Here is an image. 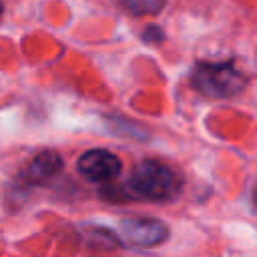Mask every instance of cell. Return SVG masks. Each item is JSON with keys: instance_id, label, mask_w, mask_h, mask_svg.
Here are the masks:
<instances>
[{"instance_id": "cell-5", "label": "cell", "mask_w": 257, "mask_h": 257, "mask_svg": "<svg viewBox=\"0 0 257 257\" xmlns=\"http://www.w3.org/2000/svg\"><path fill=\"white\" fill-rule=\"evenodd\" d=\"M60 169H62L60 155L54 151H42L40 155H36L32 159V163L24 171V179L30 183H44V181L52 179L54 175H58Z\"/></svg>"}, {"instance_id": "cell-4", "label": "cell", "mask_w": 257, "mask_h": 257, "mask_svg": "<svg viewBox=\"0 0 257 257\" xmlns=\"http://www.w3.org/2000/svg\"><path fill=\"white\" fill-rule=\"evenodd\" d=\"M120 169L122 165L118 157L104 149H90L78 159V171L88 181H110L118 177Z\"/></svg>"}, {"instance_id": "cell-6", "label": "cell", "mask_w": 257, "mask_h": 257, "mask_svg": "<svg viewBox=\"0 0 257 257\" xmlns=\"http://www.w3.org/2000/svg\"><path fill=\"white\" fill-rule=\"evenodd\" d=\"M135 16H155L165 8V0H118Z\"/></svg>"}, {"instance_id": "cell-9", "label": "cell", "mask_w": 257, "mask_h": 257, "mask_svg": "<svg viewBox=\"0 0 257 257\" xmlns=\"http://www.w3.org/2000/svg\"><path fill=\"white\" fill-rule=\"evenodd\" d=\"M0 14H2V2H0Z\"/></svg>"}, {"instance_id": "cell-7", "label": "cell", "mask_w": 257, "mask_h": 257, "mask_svg": "<svg viewBox=\"0 0 257 257\" xmlns=\"http://www.w3.org/2000/svg\"><path fill=\"white\" fill-rule=\"evenodd\" d=\"M143 40H147L149 44H161L165 40V34L159 26H147L143 30Z\"/></svg>"}, {"instance_id": "cell-3", "label": "cell", "mask_w": 257, "mask_h": 257, "mask_svg": "<svg viewBox=\"0 0 257 257\" xmlns=\"http://www.w3.org/2000/svg\"><path fill=\"white\" fill-rule=\"evenodd\" d=\"M118 233H120V239L133 247H155L169 237L167 225L153 217L122 219Z\"/></svg>"}, {"instance_id": "cell-2", "label": "cell", "mask_w": 257, "mask_h": 257, "mask_svg": "<svg viewBox=\"0 0 257 257\" xmlns=\"http://www.w3.org/2000/svg\"><path fill=\"white\" fill-rule=\"evenodd\" d=\"M191 84L205 96L231 98L245 86V76L231 62H199L191 74Z\"/></svg>"}, {"instance_id": "cell-8", "label": "cell", "mask_w": 257, "mask_h": 257, "mask_svg": "<svg viewBox=\"0 0 257 257\" xmlns=\"http://www.w3.org/2000/svg\"><path fill=\"white\" fill-rule=\"evenodd\" d=\"M253 205H255V209H257V187H255V191H253Z\"/></svg>"}, {"instance_id": "cell-1", "label": "cell", "mask_w": 257, "mask_h": 257, "mask_svg": "<svg viewBox=\"0 0 257 257\" xmlns=\"http://www.w3.org/2000/svg\"><path fill=\"white\" fill-rule=\"evenodd\" d=\"M181 187V173L175 167L155 159L141 161L124 185L126 195L139 201H171L179 195Z\"/></svg>"}]
</instances>
